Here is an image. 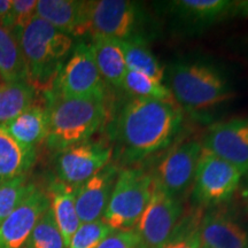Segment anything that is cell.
Masks as SVG:
<instances>
[{"label":"cell","mask_w":248,"mask_h":248,"mask_svg":"<svg viewBox=\"0 0 248 248\" xmlns=\"http://www.w3.org/2000/svg\"><path fill=\"white\" fill-rule=\"evenodd\" d=\"M99 73L105 83L122 89L126 67L121 40L109 37H93L90 44Z\"/></svg>","instance_id":"cell-19"},{"label":"cell","mask_w":248,"mask_h":248,"mask_svg":"<svg viewBox=\"0 0 248 248\" xmlns=\"http://www.w3.org/2000/svg\"><path fill=\"white\" fill-rule=\"evenodd\" d=\"M199 235L201 248H248V232L221 208L202 214Z\"/></svg>","instance_id":"cell-15"},{"label":"cell","mask_w":248,"mask_h":248,"mask_svg":"<svg viewBox=\"0 0 248 248\" xmlns=\"http://www.w3.org/2000/svg\"><path fill=\"white\" fill-rule=\"evenodd\" d=\"M36 157L37 148L22 145L0 125V185L28 175Z\"/></svg>","instance_id":"cell-18"},{"label":"cell","mask_w":248,"mask_h":248,"mask_svg":"<svg viewBox=\"0 0 248 248\" xmlns=\"http://www.w3.org/2000/svg\"><path fill=\"white\" fill-rule=\"evenodd\" d=\"M231 12L233 14L240 15V16L248 17V0H243V1H232Z\"/></svg>","instance_id":"cell-33"},{"label":"cell","mask_w":248,"mask_h":248,"mask_svg":"<svg viewBox=\"0 0 248 248\" xmlns=\"http://www.w3.org/2000/svg\"><path fill=\"white\" fill-rule=\"evenodd\" d=\"M89 1L38 0L36 15L70 37L89 35Z\"/></svg>","instance_id":"cell-16"},{"label":"cell","mask_w":248,"mask_h":248,"mask_svg":"<svg viewBox=\"0 0 248 248\" xmlns=\"http://www.w3.org/2000/svg\"><path fill=\"white\" fill-rule=\"evenodd\" d=\"M37 92L28 80L0 83V125L4 126L32 106Z\"/></svg>","instance_id":"cell-21"},{"label":"cell","mask_w":248,"mask_h":248,"mask_svg":"<svg viewBox=\"0 0 248 248\" xmlns=\"http://www.w3.org/2000/svg\"><path fill=\"white\" fill-rule=\"evenodd\" d=\"M122 89L130 93L133 98L155 99V100L178 105L170 89L167 88L163 82L137 71H126L123 78Z\"/></svg>","instance_id":"cell-25"},{"label":"cell","mask_w":248,"mask_h":248,"mask_svg":"<svg viewBox=\"0 0 248 248\" xmlns=\"http://www.w3.org/2000/svg\"><path fill=\"white\" fill-rule=\"evenodd\" d=\"M36 187L28 175L0 185V225Z\"/></svg>","instance_id":"cell-27"},{"label":"cell","mask_w":248,"mask_h":248,"mask_svg":"<svg viewBox=\"0 0 248 248\" xmlns=\"http://www.w3.org/2000/svg\"><path fill=\"white\" fill-rule=\"evenodd\" d=\"M243 173L221 157L202 148L192 185L193 199L201 206H217L233 195Z\"/></svg>","instance_id":"cell-7"},{"label":"cell","mask_w":248,"mask_h":248,"mask_svg":"<svg viewBox=\"0 0 248 248\" xmlns=\"http://www.w3.org/2000/svg\"><path fill=\"white\" fill-rule=\"evenodd\" d=\"M183 122L179 105L155 99L132 98L116 121V135L123 153L135 161L168 147Z\"/></svg>","instance_id":"cell-1"},{"label":"cell","mask_w":248,"mask_h":248,"mask_svg":"<svg viewBox=\"0 0 248 248\" xmlns=\"http://www.w3.org/2000/svg\"><path fill=\"white\" fill-rule=\"evenodd\" d=\"M49 124L46 144L51 150H62L90 140L107 116L105 99H61L46 93Z\"/></svg>","instance_id":"cell-3"},{"label":"cell","mask_w":248,"mask_h":248,"mask_svg":"<svg viewBox=\"0 0 248 248\" xmlns=\"http://www.w3.org/2000/svg\"><path fill=\"white\" fill-rule=\"evenodd\" d=\"M119 171V167L110 162L77 187L75 203L80 223L102 218Z\"/></svg>","instance_id":"cell-14"},{"label":"cell","mask_w":248,"mask_h":248,"mask_svg":"<svg viewBox=\"0 0 248 248\" xmlns=\"http://www.w3.org/2000/svg\"><path fill=\"white\" fill-rule=\"evenodd\" d=\"M177 12L194 23H212L231 12L232 1L226 0H181L172 2Z\"/></svg>","instance_id":"cell-24"},{"label":"cell","mask_w":248,"mask_h":248,"mask_svg":"<svg viewBox=\"0 0 248 248\" xmlns=\"http://www.w3.org/2000/svg\"><path fill=\"white\" fill-rule=\"evenodd\" d=\"M97 248H146L135 229L111 232Z\"/></svg>","instance_id":"cell-31"},{"label":"cell","mask_w":248,"mask_h":248,"mask_svg":"<svg viewBox=\"0 0 248 248\" xmlns=\"http://www.w3.org/2000/svg\"><path fill=\"white\" fill-rule=\"evenodd\" d=\"M76 191V187L64 184L58 179L49 183L46 191L49 199V207L67 247L69 246L71 237L80 225L75 203Z\"/></svg>","instance_id":"cell-20"},{"label":"cell","mask_w":248,"mask_h":248,"mask_svg":"<svg viewBox=\"0 0 248 248\" xmlns=\"http://www.w3.org/2000/svg\"><path fill=\"white\" fill-rule=\"evenodd\" d=\"M113 150L101 141H84L58 152L55 157L57 179L78 187L110 163Z\"/></svg>","instance_id":"cell-10"},{"label":"cell","mask_w":248,"mask_h":248,"mask_svg":"<svg viewBox=\"0 0 248 248\" xmlns=\"http://www.w3.org/2000/svg\"><path fill=\"white\" fill-rule=\"evenodd\" d=\"M202 214L195 213L187 218H181L168 243L162 248H201L199 224Z\"/></svg>","instance_id":"cell-28"},{"label":"cell","mask_w":248,"mask_h":248,"mask_svg":"<svg viewBox=\"0 0 248 248\" xmlns=\"http://www.w3.org/2000/svg\"><path fill=\"white\" fill-rule=\"evenodd\" d=\"M245 198H246L247 206H248V182H247V185H246V190H245Z\"/></svg>","instance_id":"cell-34"},{"label":"cell","mask_w":248,"mask_h":248,"mask_svg":"<svg viewBox=\"0 0 248 248\" xmlns=\"http://www.w3.org/2000/svg\"><path fill=\"white\" fill-rule=\"evenodd\" d=\"M170 91L179 106L206 109L231 98L228 80L215 68L201 62H178L170 70Z\"/></svg>","instance_id":"cell-4"},{"label":"cell","mask_w":248,"mask_h":248,"mask_svg":"<svg viewBox=\"0 0 248 248\" xmlns=\"http://www.w3.org/2000/svg\"><path fill=\"white\" fill-rule=\"evenodd\" d=\"M49 208L46 191L36 187L0 225V248H24L40 216Z\"/></svg>","instance_id":"cell-13"},{"label":"cell","mask_w":248,"mask_h":248,"mask_svg":"<svg viewBox=\"0 0 248 248\" xmlns=\"http://www.w3.org/2000/svg\"><path fill=\"white\" fill-rule=\"evenodd\" d=\"M121 45H122L128 70L145 74L163 82V67L161 66L160 61L153 54V52L140 39V37L136 36L133 38L121 40Z\"/></svg>","instance_id":"cell-23"},{"label":"cell","mask_w":248,"mask_h":248,"mask_svg":"<svg viewBox=\"0 0 248 248\" xmlns=\"http://www.w3.org/2000/svg\"><path fill=\"white\" fill-rule=\"evenodd\" d=\"M89 35L126 40L136 37L138 6L128 0L89 1Z\"/></svg>","instance_id":"cell-11"},{"label":"cell","mask_w":248,"mask_h":248,"mask_svg":"<svg viewBox=\"0 0 248 248\" xmlns=\"http://www.w3.org/2000/svg\"><path fill=\"white\" fill-rule=\"evenodd\" d=\"M26 61L27 80L37 91L52 92L62 66L74 48V38L36 15L13 32Z\"/></svg>","instance_id":"cell-2"},{"label":"cell","mask_w":248,"mask_h":248,"mask_svg":"<svg viewBox=\"0 0 248 248\" xmlns=\"http://www.w3.org/2000/svg\"><path fill=\"white\" fill-rule=\"evenodd\" d=\"M202 142L197 139L176 145L164 154L152 173L153 183L164 193L179 199L192 185L198 161L202 152Z\"/></svg>","instance_id":"cell-9"},{"label":"cell","mask_w":248,"mask_h":248,"mask_svg":"<svg viewBox=\"0 0 248 248\" xmlns=\"http://www.w3.org/2000/svg\"><path fill=\"white\" fill-rule=\"evenodd\" d=\"M36 0H13L8 29L13 32L22 30L36 16Z\"/></svg>","instance_id":"cell-30"},{"label":"cell","mask_w":248,"mask_h":248,"mask_svg":"<svg viewBox=\"0 0 248 248\" xmlns=\"http://www.w3.org/2000/svg\"><path fill=\"white\" fill-rule=\"evenodd\" d=\"M12 0H0V26L8 28L11 18Z\"/></svg>","instance_id":"cell-32"},{"label":"cell","mask_w":248,"mask_h":248,"mask_svg":"<svg viewBox=\"0 0 248 248\" xmlns=\"http://www.w3.org/2000/svg\"><path fill=\"white\" fill-rule=\"evenodd\" d=\"M115 230L101 219L80 223L79 228L71 237L68 248H97L111 232Z\"/></svg>","instance_id":"cell-29"},{"label":"cell","mask_w":248,"mask_h":248,"mask_svg":"<svg viewBox=\"0 0 248 248\" xmlns=\"http://www.w3.org/2000/svg\"><path fill=\"white\" fill-rule=\"evenodd\" d=\"M153 178L140 168L121 169L102 221L113 230L133 229L151 199Z\"/></svg>","instance_id":"cell-5"},{"label":"cell","mask_w":248,"mask_h":248,"mask_svg":"<svg viewBox=\"0 0 248 248\" xmlns=\"http://www.w3.org/2000/svg\"><path fill=\"white\" fill-rule=\"evenodd\" d=\"M24 248H68L51 207L40 216Z\"/></svg>","instance_id":"cell-26"},{"label":"cell","mask_w":248,"mask_h":248,"mask_svg":"<svg viewBox=\"0 0 248 248\" xmlns=\"http://www.w3.org/2000/svg\"><path fill=\"white\" fill-rule=\"evenodd\" d=\"M49 94L61 99H105V82L90 44L78 43L74 46Z\"/></svg>","instance_id":"cell-6"},{"label":"cell","mask_w":248,"mask_h":248,"mask_svg":"<svg viewBox=\"0 0 248 248\" xmlns=\"http://www.w3.org/2000/svg\"><path fill=\"white\" fill-rule=\"evenodd\" d=\"M183 204L153 183L151 199L133 229L146 248H162L182 218Z\"/></svg>","instance_id":"cell-8"},{"label":"cell","mask_w":248,"mask_h":248,"mask_svg":"<svg viewBox=\"0 0 248 248\" xmlns=\"http://www.w3.org/2000/svg\"><path fill=\"white\" fill-rule=\"evenodd\" d=\"M0 79L2 83L27 80V68L20 43L13 31L0 26Z\"/></svg>","instance_id":"cell-22"},{"label":"cell","mask_w":248,"mask_h":248,"mask_svg":"<svg viewBox=\"0 0 248 248\" xmlns=\"http://www.w3.org/2000/svg\"><path fill=\"white\" fill-rule=\"evenodd\" d=\"M48 124V101L43 105L36 100L32 106L4 126L9 135L18 142L26 146L37 148L39 144L47 138Z\"/></svg>","instance_id":"cell-17"},{"label":"cell","mask_w":248,"mask_h":248,"mask_svg":"<svg viewBox=\"0 0 248 248\" xmlns=\"http://www.w3.org/2000/svg\"><path fill=\"white\" fill-rule=\"evenodd\" d=\"M202 147L243 173L248 172V119H231L214 124Z\"/></svg>","instance_id":"cell-12"}]
</instances>
